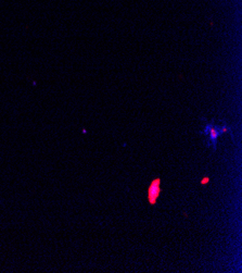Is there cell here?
Wrapping results in <instances>:
<instances>
[{"label":"cell","instance_id":"cell-1","mask_svg":"<svg viewBox=\"0 0 242 273\" xmlns=\"http://www.w3.org/2000/svg\"><path fill=\"white\" fill-rule=\"evenodd\" d=\"M231 130L229 126L224 125V126H214L213 123H209L206 124L204 131L202 133L208 135V140H209V146L211 144H213V147L216 149L217 146V138L224 133H230Z\"/></svg>","mask_w":242,"mask_h":273},{"label":"cell","instance_id":"cell-2","mask_svg":"<svg viewBox=\"0 0 242 273\" xmlns=\"http://www.w3.org/2000/svg\"><path fill=\"white\" fill-rule=\"evenodd\" d=\"M160 183H161V180L156 179L155 181L151 183L150 187H149L148 189V199L151 205H155L157 200V198H159L160 196V193H161Z\"/></svg>","mask_w":242,"mask_h":273},{"label":"cell","instance_id":"cell-3","mask_svg":"<svg viewBox=\"0 0 242 273\" xmlns=\"http://www.w3.org/2000/svg\"><path fill=\"white\" fill-rule=\"evenodd\" d=\"M209 181H210V179H209V178H204V179H203V180H202V181H201V184L205 185V184H206V183H208Z\"/></svg>","mask_w":242,"mask_h":273}]
</instances>
